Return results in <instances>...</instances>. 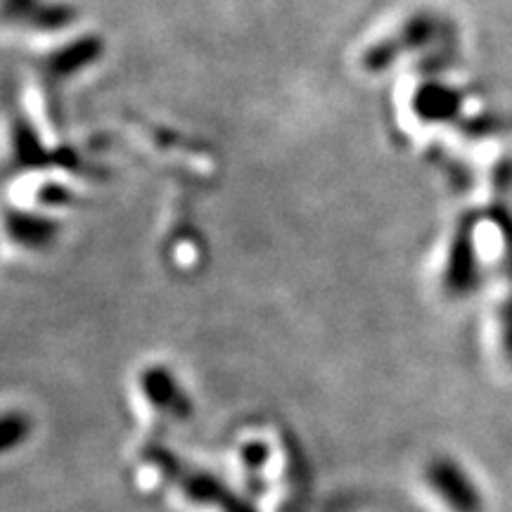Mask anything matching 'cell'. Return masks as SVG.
Segmentation results:
<instances>
[{
    "instance_id": "obj_2",
    "label": "cell",
    "mask_w": 512,
    "mask_h": 512,
    "mask_svg": "<svg viewBox=\"0 0 512 512\" xmlns=\"http://www.w3.org/2000/svg\"><path fill=\"white\" fill-rule=\"evenodd\" d=\"M427 482L453 512H482L484 498L470 475L451 458H437L427 467Z\"/></svg>"
},
{
    "instance_id": "obj_5",
    "label": "cell",
    "mask_w": 512,
    "mask_h": 512,
    "mask_svg": "<svg viewBox=\"0 0 512 512\" xmlns=\"http://www.w3.org/2000/svg\"><path fill=\"white\" fill-rule=\"evenodd\" d=\"M242 463H245L249 470H261L268 463V446L261 444V441H252L242 448Z\"/></svg>"
},
{
    "instance_id": "obj_4",
    "label": "cell",
    "mask_w": 512,
    "mask_h": 512,
    "mask_svg": "<svg viewBox=\"0 0 512 512\" xmlns=\"http://www.w3.org/2000/svg\"><path fill=\"white\" fill-rule=\"evenodd\" d=\"M31 422L27 415L22 413H8L3 418V427H0V446L3 451H12V448L24 444V439L29 437Z\"/></svg>"
},
{
    "instance_id": "obj_3",
    "label": "cell",
    "mask_w": 512,
    "mask_h": 512,
    "mask_svg": "<svg viewBox=\"0 0 512 512\" xmlns=\"http://www.w3.org/2000/svg\"><path fill=\"white\" fill-rule=\"evenodd\" d=\"M143 392L147 401L174 420H188L192 415V403L176 377L164 368H150L143 373Z\"/></svg>"
},
{
    "instance_id": "obj_1",
    "label": "cell",
    "mask_w": 512,
    "mask_h": 512,
    "mask_svg": "<svg viewBox=\"0 0 512 512\" xmlns=\"http://www.w3.org/2000/svg\"><path fill=\"white\" fill-rule=\"evenodd\" d=\"M143 460L147 465L157 467L162 472V477L169 479L171 484H176L183 491V496L192 503L214 505L221 512H256L254 503L249 498L240 496L238 491L230 489L223 479L211 475V472L183 463L166 446L150 444L143 451Z\"/></svg>"
}]
</instances>
